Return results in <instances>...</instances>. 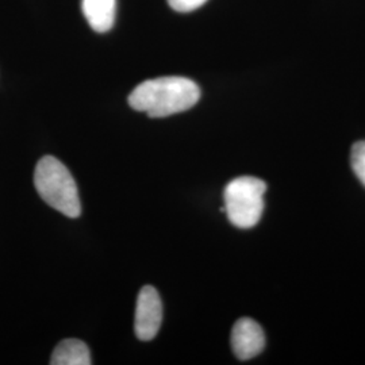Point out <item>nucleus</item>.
<instances>
[{
    "label": "nucleus",
    "mask_w": 365,
    "mask_h": 365,
    "mask_svg": "<svg viewBox=\"0 0 365 365\" xmlns=\"http://www.w3.org/2000/svg\"><path fill=\"white\" fill-rule=\"evenodd\" d=\"M200 99V88L191 78L180 76L150 78L129 95L133 110L150 118L170 117L192 108Z\"/></svg>",
    "instance_id": "nucleus-1"
},
{
    "label": "nucleus",
    "mask_w": 365,
    "mask_h": 365,
    "mask_svg": "<svg viewBox=\"0 0 365 365\" xmlns=\"http://www.w3.org/2000/svg\"><path fill=\"white\" fill-rule=\"evenodd\" d=\"M34 185L42 200L68 218H78L81 203L78 185L66 165L56 157H42L34 170Z\"/></svg>",
    "instance_id": "nucleus-2"
},
{
    "label": "nucleus",
    "mask_w": 365,
    "mask_h": 365,
    "mask_svg": "<svg viewBox=\"0 0 365 365\" xmlns=\"http://www.w3.org/2000/svg\"><path fill=\"white\" fill-rule=\"evenodd\" d=\"M267 184L253 176H241L225 188V211L229 221L240 229H250L261 220Z\"/></svg>",
    "instance_id": "nucleus-3"
},
{
    "label": "nucleus",
    "mask_w": 365,
    "mask_h": 365,
    "mask_svg": "<svg viewBox=\"0 0 365 365\" xmlns=\"http://www.w3.org/2000/svg\"><path fill=\"white\" fill-rule=\"evenodd\" d=\"M163 322V303L157 289L152 286H145L138 295L134 331L137 339L150 341L155 339Z\"/></svg>",
    "instance_id": "nucleus-4"
},
{
    "label": "nucleus",
    "mask_w": 365,
    "mask_h": 365,
    "mask_svg": "<svg viewBox=\"0 0 365 365\" xmlns=\"http://www.w3.org/2000/svg\"><path fill=\"white\" fill-rule=\"evenodd\" d=\"M232 348L240 360L259 356L265 348V334L260 325L250 318L238 319L232 330Z\"/></svg>",
    "instance_id": "nucleus-5"
},
{
    "label": "nucleus",
    "mask_w": 365,
    "mask_h": 365,
    "mask_svg": "<svg viewBox=\"0 0 365 365\" xmlns=\"http://www.w3.org/2000/svg\"><path fill=\"white\" fill-rule=\"evenodd\" d=\"M115 0H83V13L96 33H107L114 26Z\"/></svg>",
    "instance_id": "nucleus-6"
},
{
    "label": "nucleus",
    "mask_w": 365,
    "mask_h": 365,
    "mask_svg": "<svg viewBox=\"0 0 365 365\" xmlns=\"http://www.w3.org/2000/svg\"><path fill=\"white\" fill-rule=\"evenodd\" d=\"M52 365H90L92 364L91 353L88 346L76 339L61 341L53 351Z\"/></svg>",
    "instance_id": "nucleus-7"
},
{
    "label": "nucleus",
    "mask_w": 365,
    "mask_h": 365,
    "mask_svg": "<svg viewBox=\"0 0 365 365\" xmlns=\"http://www.w3.org/2000/svg\"><path fill=\"white\" fill-rule=\"evenodd\" d=\"M351 160H352L353 172L365 187V141H360L353 145Z\"/></svg>",
    "instance_id": "nucleus-8"
},
{
    "label": "nucleus",
    "mask_w": 365,
    "mask_h": 365,
    "mask_svg": "<svg viewBox=\"0 0 365 365\" xmlns=\"http://www.w3.org/2000/svg\"><path fill=\"white\" fill-rule=\"evenodd\" d=\"M207 0H168L170 7L179 13H191L202 7Z\"/></svg>",
    "instance_id": "nucleus-9"
}]
</instances>
